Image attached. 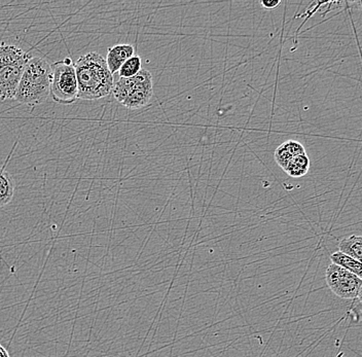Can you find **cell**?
Returning a JSON list of instances; mask_svg holds the SVG:
<instances>
[{"instance_id": "9c48e42d", "label": "cell", "mask_w": 362, "mask_h": 357, "mask_svg": "<svg viewBox=\"0 0 362 357\" xmlns=\"http://www.w3.org/2000/svg\"><path fill=\"white\" fill-rule=\"evenodd\" d=\"M339 252L349 255L362 264V236L351 235L346 237L339 244Z\"/></svg>"}, {"instance_id": "5bb4252c", "label": "cell", "mask_w": 362, "mask_h": 357, "mask_svg": "<svg viewBox=\"0 0 362 357\" xmlns=\"http://www.w3.org/2000/svg\"><path fill=\"white\" fill-rule=\"evenodd\" d=\"M282 144L285 146V148L289 151V153H291L293 157L307 153H305L304 146H303L302 144H300V142L296 141V140H287L286 142H284V144Z\"/></svg>"}, {"instance_id": "30bf717a", "label": "cell", "mask_w": 362, "mask_h": 357, "mask_svg": "<svg viewBox=\"0 0 362 357\" xmlns=\"http://www.w3.org/2000/svg\"><path fill=\"white\" fill-rule=\"evenodd\" d=\"M330 261L332 264L346 269L362 280V264L356 259H352L349 255L343 254V252H338L330 255Z\"/></svg>"}, {"instance_id": "277c9868", "label": "cell", "mask_w": 362, "mask_h": 357, "mask_svg": "<svg viewBox=\"0 0 362 357\" xmlns=\"http://www.w3.org/2000/svg\"><path fill=\"white\" fill-rule=\"evenodd\" d=\"M113 95L124 107L139 110L151 101L153 95V76L142 69L133 78H119L113 87Z\"/></svg>"}, {"instance_id": "8992f818", "label": "cell", "mask_w": 362, "mask_h": 357, "mask_svg": "<svg viewBox=\"0 0 362 357\" xmlns=\"http://www.w3.org/2000/svg\"><path fill=\"white\" fill-rule=\"evenodd\" d=\"M325 279L330 291L341 299L351 300L358 297L362 280L346 269L330 264L325 272Z\"/></svg>"}, {"instance_id": "8fae6325", "label": "cell", "mask_w": 362, "mask_h": 357, "mask_svg": "<svg viewBox=\"0 0 362 357\" xmlns=\"http://www.w3.org/2000/svg\"><path fill=\"white\" fill-rule=\"evenodd\" d=\"M310 169V159L307 153L296 156L291 160V162L284 169L285 172L291 177H302L308 173Z\"/></svg>"}, {"instance_id": "52a82bcc", "label": "cell", "mask_w": 362, "mask_h": 357, "mask_svg": "<svg viewBox=\"0 0 362 357\" xmlns=\"http://www.w3.org/2000/svg\"><path fill=\"white\" fill-rule=\"evenodd\" d=\"M135 49L132 45H115L110 47L107 51V56H106V63H107L108 69L112 74L119 72L121 67L123 66L124 62L128 59L134 56Z\"/></svg>"}, {"instance_id": "ba28073f", "label": "cell", "mask_w": 362, "mask_h": 357, "mask_svg": "<svg viewBox=\"0 0 362 357\" xmlns=\"http://www.w3.org/2000/svg\"><path fill=\"white\" fill-rule=\"evenodd\" d=\"M15 182L6 166L0 167V208L10 204L15 196Z\"/></svg>"}, {"instance_id": "3957f363", "label": "cell", "mask_w": 362, "mask_h": 357, "mask_svg": "<svg viewBox=\"0 0 362 357\" xmlns=\"http://www.w3.org/2000/svg\"><path fill=\"white\" fill-rule=\"evenodd\" d=\"M31 56L19 47L0 45V99H13Z\"/></svg>"}, {"instance_id": "e0dca14e", "label": "cell", "mask_w": 362, "mask_h": 357, "mask_svg": "<svg viewBox=\"0 0 362 357\" xmlns=\"http://www.w3.org/2000/svg\"><path fill=\"white\" fill-rule=\"evenodd\" d=\"M358 298L359 300H361V302L362 303V286H361V291H359V293H358Z\"/></svg>"}, {"instance_id": "5b68a950", "label": "cell", "mask_w": 362, "mask_h": 357, "mask_svg": "<svg viewBox=\"0 0 362 357\" xmlns=\"http://www.w3.org/2000/svg\"><path fill=\"white\" fill-rule=\"evenodd\" d=\"M52 66L51 96L55 103L69 105L78 99L76 69L69 57L57 61Z\"/></svg>"}, {"instance_id": "4fadbf2b", "label": "cell", "mask_w": 362, "mask_h": 357, "mask_svg": "<svg viewBox=\"0 0 362 357\" xmlns=\"http://www.w3.org/2000/svg\"><path fill=\"white\" fill-rule=\"evenodd\" d=\"M274 157H275L276 162L281 167L283 170L286 168L287 165H288V163L291 162V160L293 158L283 144L276 148L275 153H274Z\"/></svg>"}, {"instance_id": "7a4b0ae2", "label": "cell", "mask_w": 362, "mask_h": 357, "mask_svg": "<svg viewBox=\"0 0 362 357\" xmlns=\"http://www.w3.org/2000/svg\"><path fill=\"white\" fill-rule=\"evenodd\" d=\"M52 66L44 58L31 57L13 99L25 105H40L51 95Z\"/></svg>"}, {"instance_id": "2e32d148", "label": "cell", "mask_w": 362, "mask_h": 357, "mask_svg": "<svg viewBox=\"0 0 362 357\" xmlns=\"http://www.w3.org/2000/svg\"><path fill=\"white\" fill-rule=\"evenodd\" d=\"M0 357H10L8 350H6L1 344H0Z\"/></svg>"}, {"instance_id": "6da1fadb", "label": "cell", "mask_w": 362, "mask_h": 357, "mask_svg": "<svg viewBox=\"0 0 362 357\" xmlns=\"http://www.w3.org/2000/svg\"><path fill=\"white\" fill-rule=\"evenodd\" d=\"M78 81V98L97 100L113 91V74L108 69L105 58L96 52L81 56L74 64Z\"/></svg>"}, {"instance_id": "7c38bea8", "label": "cell", "mask_w": 362, "mask_h": 357, "mask_svg": "<svg viewBox=\"0 0 362 357\" xmlns=\"http://www.w3.org/2000/svg\"><path fill=\"white\" fill-rule=\"evenodd\" d=\"M142 69H142L141 58L138 55H134L128 59L119 70V78H133V76H137Z\"/></svg>"}, {"instance_id": "9a60e30c", "label": "cell", "mask_w": 362, "mask_h": 357, "mask_svg": "<svg viewBox=\"0 0 362 357\" xmlns=\"http://www.w3.org/2000/svg\"><path fill=\"white\" fill-rule=\"evenodd\" d=\"M259 4H262L264 10L273 11L280 6L281 1L280 0H262V1H259Z\"/></svg>"}]
</instances>
